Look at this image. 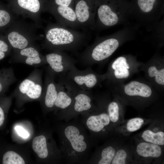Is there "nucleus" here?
Listing matches in <instances>:
<instances>
[{
  "instance_id": "nucleus-1",
  "label": "nucleus",
  "mask_w": 164,
  "mask_h": 164,
  "mask_svg": "<svg viewBox=\"0 0 164 164\" xmlns=\"http://www.w3.org/2000/svg\"><path fill=\"white\" fill-rule=\"evenodd\" d=\"M62 159L67 164H85L96 140L77 117L59 126Z\"/></svg>"
},
{
  "instance_id": "nucleus-2",
  "label": "nucleus",
  "mask_w": 164,
  "mask_h": 164,
  "mask_svg": "<svg viewBox=\"0 0 164 164\" xmlns=\"http://www.w3.org/2000/svg\"><path fill=\"white\" fill-rule=\"evenodd\" d=\"M138 29L132 24L110 35L97 37L79 55L80 62L88 67L104 63L120 46L134 39Z\"/></svg>"
},
{
  "instance_id": "nucleus-3",
  "label": "nucleus",
  "mask_w": 164,
  "mask_h": 164,
  "mask_svg": "<svg viewBox=\"0 0 164 164\" xmlns=\"http://www.w3.org/2000/svg\"><path fill=\"white\" fill-rule=\"evenodd\" d=\"M43 38L42 48L50 51H75L84 45L87 39L84 33L51 22L45 28Z\"/></svg>"
},
{
  "instance_id": "nucleus-4",
  "label": "nucleus",
  "mask_w": 164,
  "mask_h": 164,
  "mask_svg": "<svg viewBox=\"0 0 164 164\" xmlns=\"http://www.w3.org/2000/svg\"><path fill=\"white\" fill-rule=\"evenodd\" d=\"M128 0H96L94 30L100 31L111 27L132 25Z\"/></svg>"
},
{
  "instance_id": "nucleus-5",
  "label": "nucleus",
  "mask_w": 164,
  "mask_h": 164,
  "mask_svg": "<svg viewBox=\"0 0 164 164\" xmlns=\"http://www.w3.org/2000/svg\"><path fill=\"white\" fill-rule=\"evenodd\" d=\"M131 21L138 29L150 32L163 18L164 0H128Z\"/></svg>"
},
{
  "instance_id": "nucleus-6",
  "label": "nucleus",
  "mask_w": 164,
  "mask_h": 164,
  "mask_svg": "<svg viewBox=\"0 0 164 164\" xmlns=\"http://www.w3.org/2000/svg\"><path fill=\"white\" fill-rule=\"evenodd\" d=\"M106 86L111 93L132 104L144 103L155 98L159 93L144 77L137 78L126 83Z\"/></svg>"
},
{
  "instance_id": "nucleus-7",
  "label": "nucleus",
  "mask_w": 164,
  "mask_h": 164,
  "mask_svg": "<svg viewBox=\"0 0 164 164\" xmlns=\"http://www.w3.org/2000/svg\"><path fill=\"white\" fill-rule=\"evenodd\" d=\"M58 82L61 83L66 90L72 94L73 102L70 106L66 110L60 111L59 118L68 121L83 113L95 110L96 106L94 103V96L90 91L80 88L68 79L66 75L59 76Z\"/></svg>"
},
{
  "instance_id": "nucleus-8",
  "label": "nucleus",
  "mask_w": 164,
  "mask_h": 164,
  "mask_svg": "<svg viewBox=\"0 0 164 164\" xmlns=\"http://www.w3.org/2000/svg\"><path fill=\"white\" fill-rule=\"evenodd\" d=\"M35 24L17 18L2 33L12 48V50L22 49L35 45L42 37L37 33Z\"/></svg>"
},
{
  "instance_id": "nucleus-9",
  "label": "nucleus",
  "mask_w": 164,
  "mask_h": 164,
  "mask_svg": "<svg viewBox=\"0 0 164 164\" xmlns=\"http://www.w3.org/2000/svg\"><path fill=\"white\" fill-rule=\"evenodd\" d=\"M143 63L132 55H123L118 57L110 63L104 73L106 86L125 82L141 71Z\"/></svg>"
},
{
  "instance_id": "nucleus-10",
  "label": "nucleus",
  "mask_w": 164,
  "mask_h": 164,
  "mask_svg": "<svg viewBox=\"0 0 164 164\" xmlns=\"http://www.w3.org/2000/svg\"><path fill=\"white\" fill-rule=\"evenodd\" d=\"M96 102V109L81 114L80 120L91 136L95 140L106 135L111 122L105 109L100 104Z\"/></svg>"
},
{
  "instance_id": "nucleus-11",
  "label": "nucleus",
  "mask_w": 164,
  "mask_h": 164,
  "mask_svg": "<svg viewBox=\"0 0 164 164\" xmlns=\"http://www.w3.org/2000/svg\"><path fill=\"white\" fill-rule=\"evenodd\" d=\"M47 0H8V5L18 17L29 18L38 29L43 28L41 14Z\"/></svg>"
},
{
  "instance_id": "nucleus-12",
  "label": "nucleus",
  "mask_w": 164,
  "mask_h": 164,
  "mask_svg": "<svg viewBox=\"0 0 164 164\" xmlns=\"http://www.w3.org/2000/svg\"><path fill=\"white\" fill-rule=\"evenodd\" d=\"M141 71L144 78L150 82L159 93L164 91V57L158 52L155 53L145 63H143Z\"/></svg>"
},
{
  "instance_id": "nucleus-13",
  "label": "nucleus",
  "mask_w": 164,
  "mask_h": 164,
  "mask_svg": "<svg viewBox=\"0 0 164 164\" xmlns=\"http://www.w3.org/2000/svg\"><path fill=\"white\" fill-rule=\"evenodd\" d=\"M42 72L36 68L17 86L13 93L19 97L36 100L42 95Z\"/></svg>"
},
{
  "instance_id": "nucleus-14",
  "label": "nucleus",
  "mask_w": 164,
  "mask_h": 164,
  "mask_svg": "<svg viewBox=\"0 0 164 164\" xmlns=\"http://www.w3.org/2000/svg\"><path fill=\"white\" fill-rule=\"evenodd\" d=\"M67 77L81 89L90 91L93 88L101 86L105 81V74H100L94 71L90 67L85 69H77L68 72Z\"/></svg>"
},
{
  "instance_id": "nucleus-15",
  "label": "nucleus",
  "mask_w": 164,
  "mask_h": 164,
  "mask_svg": "<svg viewBox=\"0 0 164 164\" xmlns=\"http://www.w3.org/2000/svg\"><path fill=\"white\" fill-rule=\"evenodd\" d=\"M45 12L51 14L59 24L74 29L82 28L72 8L58 5L52 0H47L43 10Z\"/></svg>"
},
{
  "instance_id": "nucleus-16",
  "label": "nucleus",
  "mask_w": 164,
  "mask_h": 164,
  "mask_svg": "<svg viewBox=\"0 0 164 164\" xmlns=\"http://www.w3.org/2000/svg\"><path fill=\"white\" fill-rule=\"evenodd\" d=\"M45 56L47 64L55 76L66 75L77 69L75 60L64 51H52Z\"/></svg>"
},
{
  "instance_id": "nucleus-17",
  "label": "nucleus",
  "mask_w": 164,
  "mask_h": 164,
  "mask_svg": "<svg viewBox=\"0 0 164 164\" xmlns=\"http://www.w3.org/2000/svg\"><path fill=\"white\" fill-rule=\"evenodd\" d=\"M9 62L35 66L47 64L45 55L41 53L36 44L22 49L12 50Z\"/></svg>"
},
{
  "instance_id": "nucleus-18",
  "label": "nucleus",
  "mask_w": 164,
  "mask_h": 164,
  "mask_svg": "<svg viewBox=\"0 0 164 164\" xmlns=\"http://www.w3.org/2000/svg\"><path fill=\"white\" fill-rule=\"evenodd\" d=\"M79 0L74 10L77 20L83 29L94 30L96 0Z\"/></svg>"
},
{
  "instance_id": "nucleus-19",
  "label": "nucleus",
  "mask_w": 164,
  "mask_h": 164,
  "mask_svg": "<svg viewBox=\"0 0 164 164\" xmlns=\"http://www.w3.org/2000/svg\"><path fill=\"white\" fill-rule=\"evenodd\" d=\"M55 75L48 66L45 75L42 96L45 108L47 110L53 109L58 94L57 83L55 80Z\"/></svg>"
},
{
  "instance_id": "nucleus-20",
  "label": "nucleus",
  "mask_w": 164,
  "mask_h": 164,
  "mask_svg": "<svg viewBox=\"0 0 164 164\" xmlns=\"http://www.w3.org/2000/svg\"><path fill=\"white\" fill-rule=\"evenodd\" d=\"M57 86L58 94L53 108L61 111L66 110L70 106L73 98L69 91L65 90L64 87L61 83L58 82Z\"/></svg>"
},
{
  "instance_id": "nucleus-21",
  "label": "nucleus",
  "mask_w": 164,
  "mask_h": 164,
  "mask_svg": "<svg viewBox=\"0 0 164 164\" xmlns=\"http://www.w3.org/2000/svg\"><path fill=\"white\" fill-rule=\"evenodd\" d=\"M18 17L7 4L0 1V33L2 34Z\"/></svg>"
},
{
  "instance_id": "nucleus-22",
  "label": "nucleus",
  "mask_w": 164,
  "mask_h": 164,
  "mask_svg": "<svg viewBox=\"0 0 164 164\" xmlns=\"http://www.w3.org/2000/svg\"><path fill=\"white\" fill-rule=\"evenodd\" d=\"M136 152L138 155L145 158H158L162 154L159 145L148 142H142L138 144Z\"/></svg>"
},
{
  "instance_id": "nucleus-23",
  "label": "nucleus",
  "mask_w": 164,
  "mask_h": 164,
  "mask_svg": "<svg viewBox=\"0 0 164 164\" xmlns=\"http://www.w3.org/2000/svg\"><path fill=\"white\" fill-rule=\"evenodd\" d=\"M164 18L160 21L157 27L145 39L156 49H160L164 45Z\"/></svg>"
},
{
  "instance_id": "nucleus-24",
  "label": "nucleus",
  "mask_w": 164,
  "mask_h": 164,
  "mask_svg": "<svg viewBox=\"0 0 164 164\" xmlns=\"http://www.w3.org/2000/svg\"><path fill=\"white\" fill-rule=\"evenodd\" d=\"M32 147L40 158L45 159L49 156V151L45 136L42 135L35 137L32 141Z\"/></svg>"
},
{
  "instance_id": "nucleus-25",
  "label": "nucleus",
  "mask_w": 164,
  "mask_h": 164,
  "mask_svg": "<svg viewBox=\"0 0 164 164\" xmlns=\"http://www.w3.org/2000/svg\"><path fill=\"white\" fill-rule=\"evenodd\" d=\"M17 79L14 71L12 67L4 68L0 70V93L7 90Z\"/></svg>"
},
{
  "instance_id": "nucleus-26",
  "label": "nucleus",
  "mask_w": 164,
  "mask_h": 164,
  "mask_svg": "<svg viewBox=\"0 0 164 164\" xmlns=\"http://www.w3.org/2000/svg\"><path fill=\"white\" fill-rule=\"evenodd\" d=\"M142 137L146 142L157 144L159 145H164V133L159 132L154 133L149 130L144 131Z\"/></svg>"
},
{
  "instance_id": "nucleus-27",
  "label": "nucleus",
  "mask_w": 164,
  "mask_h": 164,
  "mask_svg": "<svg viewBox=\"0 0 164 164\" xmlns=\"http://www.w3.org/2000/svg\"><path fill=\"white\" fill-rule=\"evenodd\" d=\"M3 164H24L25 162L19 154L13 151H9L3 155Z\"/></svg>"
},
{
  "instance_id": "nucleus-28",
  "label": "nucleus",
  "mask_w": 164,
  "mask_h": 164,
  "mask_svg": "<svg viewBox=\"0 0 164 164\" xmlns=\"http://www.w3.org/2000/svg\"><path fill=\"white\" fill-rule=\"evenodd\" d=\"M12 48L5 36L0 33V60L10 54Z\"/></svg>"
},
{
  "instance_id": "nucleus-29",
  "label": "nucleus",
  "mask_w": 164,
  "mask_h": 164,
  "mask_svg": "<svg viewBox=\"0 0 164 164\" xmlns=\"http://www.w3.org/2000/svg\"><path fill=\"white\" fill-rule=\"evenodd\" d=\"M144 123V120L141 118H135L131 119L127 123V130L131 132L136 131L141 128Z\"/></svg>"
},
{
  "instance_id": "nucleus-30",
  "label": "nucleus",
  "mask_w": 164,
  "mask_h": 164,
  "mask_svg": "<svg viewBox=\"0 0 164 164\" xmlns=\"http://www.w3.org/2000/svg\"><path fill=\"white\" fill-rule=\"evenodd\" d=\"M127 154L125 150L121 149L116 153L111 164H125L126 163V159Z\"/></svg>"
},
{
  "instance_id": "nucleus-31",
  "label": "nucleus",
  "mask_w": 164,
  "mask_h": 164,
  "mask_svg": "<svg viewBox=\"0 0 164 164\" xmlns=\"http://www.w3.org/2000/svg\"><path fill=\"white\" fill-rule=\"evenodd\" d=\"M18 135L22 138H26L29 136L28 132L20 126H16L15 128Z\"/></svg>"
},
{
  "instance_id": "nucleus-32",
  "label": "nucleus",
  "mask_w": 164,
  "mask_h": 164,
  "mask_svg": "<svg viewBox=\"0 0 164 164\" xmlns=\"http://www.w3.org/2000/svg\"><path fill=\"white\" fill-rule=\"evenodd\" d=\"M56 5L62 6L70 7L73 0H52Z\"/></svg>"
},
{
  "instance_id": "nucleus-33",
  "label": "nucleus",
  "mask_w": 164,
  "mask_h": 164,
  "mask_svg": "<svg viewBox=\"0 0 164 164\" xmlns=\"http://www.w3.org/2000/svg\"><path fill=\"white\" fill-rule=\"evenodd\" d=\"M4 120V114L2 108L0 107V126L3 124Z\"/></svg>"
}]
</instances>
